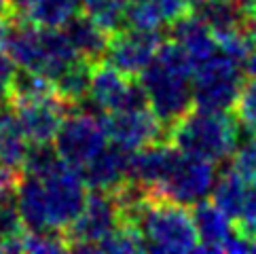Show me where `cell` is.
<instances>
[{
	"mask_svg": "<svg viewBox=\"0 0 256 254\" xmlns=\"http://www.w3.org/2000/svg\"><path fill=\"white\" fill-rule=\"evenodd\" d=\"M8 26H11V20L0 15V53L4 51V40H6V32H8Z\"/></svg>",
	"mask_w": 256,
	"mask_h": 254,
	"instance_id": "31",
	"label": "cell"
},
{
	"mask_svg": "<svg viewBox=\"0 0 256 254\" xmlns=\"http://www.w3.org/2000/svg\"><path fill=\"white\" fill-rule=\"evenodd\" d=\"M246 66H244V70H246V74L248 76H254L256 78V47L250 51V56L246 58Z\"/></svg>",
	"mask_w": 256,
	"mask_h": 254,
	"instance_id": "30",
	"label": "cell"
},
{
	"mask_svg": "<svg viewBox=\"0 0 256 254\" xmlns=\"http://www.w3.org/2000/svg\"><path fill=\"white\" fill-rule=\"evenodd\" d=\"M83 13H87L106 32H116L125 28L127 0H80Z\"/></svg>",
	"mask_w": 256,
	"mask_h": 254,
	"instance_id": "22",
	"label": "cell"
},
{
	"mask_svg": "<svg viewBox=\"0 0 256 254\" xmlns=\"http://www.w3.org/2000/svg\"><path fill=\"white\" fill-rule=\"evenodd\" d=\"M168 142L184 155L218 166L231 159L240 144V123L233 110H206L193 106L168 130Z\"/></svg>",
	"mask_w": 256,
	"mask_h": 254,
	"instance_id": "3",
	"label": "cell"
},
{
	"mask_svg": "<svg viewBox=\"0 0 256 254\" xmlns=\"http://www.w3.org/2000/svg\"><path fill=\"white\" fill-rule=\"evenodd\" d=\"M233 114L240 127H244L250 136H256V78L248 76L240 89V96L235 100Z\"/></svg>",
	"mask_w": 256,
	"mask_h": 254,
	"instance_id": "25",
	"label": "cell"
},
{
	"mask_svg": "<svg viewBox=\"0 0 256 254\" xmlns=\"http://www.w3.org/2000/svg\"><path fill=\"white\" fill-rule=\"evenodd\" d=\"M148 108L166 130L193 108V64L174 40H163L138 76Z\"/></svg>",
	"mask_w": 256,
	"mask_h": 254,
	"instance_id": "1",
	"label": "cell"
},
{
	"mask_svg": "<svg viewBox=\"0 0 256 254\" xmlns=\"http://www.w3.org/2000/svg\"><path fill=\"white\" fill-rule=\"evenodd\" d=\"M78 172L87 188L114 193L130 180V150L108 144L100 155H96Z\"/></svg>",
	"mask_w": 256,
	"mask_h": 254,
	"instance_id": "13",
	"label": "cell"
},
{
	"mask_svg": "<svg viewBox=\"0 0 256 254\" xmlns=\"http://www.w3.org/2000/svg\"><path fill=\"white\" fill-rule=\"evenodd\" d=\"M20 127L28 144L53 142L60 125L72 108L58 94L32 96V98H8Z\"/></svg>",
	"mask_w": 256,
	"mask_h": 254,
	"instance_id": "10",
	"label": "cell"
},
{
	"mask_svg": "<svg viewBox=\"0 0 256 254\" xmlns=\"http://www.w3.org/2000/svg\"><path fill=\"white\" fill-rule=\"evenodd\" d=\"M163 26H168L159 0H127L125 8V28L159 32Z\"/></svg>",
	"mask_w": 256,
	"mask_h": 254,
	"instance_id": "21",
	"label": "cell"
},
{
	"mask_svg": "<svg viewBox=\"0 0 256 254\" xmlns=\"http://www.w3.org/2000/svg\"><path fill=\"white\" fill-rule=\"evenodd\" d=\"M170 32H172V40L186 53L193 68L197 64L206 62L208 58H212L218 51L212 30L208 28V24L197 13H188L184 17H180L178 22H174L170 26Z\"/></svg>",
	"mask_w": 256,
	"mask_h": 254,
	"instance_id": "15",
	"label": "cell"
},
{
	"mask_svg": "<svg viewBox=\"0 0 256 254\" xmlns=\"http://www.w3.org/2000/svg\"><path fill=\"white\" fill-rule=\"evenodd\" d=\"M121 218L140 229L146 252H193L199 246L193 214L166 197L144 195L121 208Z\"/></svg>",
	"mask_w": 256,
	"mask_h": 254,
	"instance_id": "2",
	"label": "cell"
},
{
	"mask_svg": "<svg viewBox=\"0 0 256 254\" xmlns=\"http://www.w3.org/2000/svg\"><path fill=\"white\" fill-rule=\"evenodd\" d=\"M28 152V140L20 127L15 110L8 100H0V163L22 170Z\"/></svg>",
	"mask_w": 256,
	"mask_h": 254,
	"instance_id": "18",
	"label": "cell"
},
{
	"mask_svg": "<svg viewBox=\"0 0 256 254\" xmlns=\"http://www.w3.org/2000/svg\"><path fill=\"white\" fill-rule=\"evenodd\" d=\"M87 100L94 102L102 112H112L118 108L146 106V96L138 78H132L112 68L106 62H98L91 68Z\"/></svg>",
	"mask_w": 256,
	"mask_h": 254,
	"instance_id": "11",
	"label": "cell"
},
{
	"mask_svg": "<svg viewBox=\"0 0 256 254\" xmlns=\"http://www.w3.org/2000/svg\"><path fill=\"white\" fill-rule=\"evenodd\" d=\"M252 250H254V252H256V242H254V244H252Z\"/></svg>",
	"mask_w": 256,
	"mask_h": 254,
	"instance_id": "33",
	"label": "cell"
},
{
	"mask_svg": "<svg viewBox=\"0 0 256 254\" xmlns=\"http://www.w3.org/2000/svg\"><path fill=\"white\" fill-rule=\"evenodd\" d=\"M15 208L22 216V222L26 231H47L49 212H47V199H44L42 180L36 176L22 174L20 186L15 193Z\"/></svg>",
	"mask_w": 256,
	"mask_h": 254,
	"instance_id": "17",
	"label": "cell"
},
{
	"mask_svg": "<svg viewBox=\"0 0 256 254\" xmlns=\"http://www.w3.org/2000/svg\"><path fill=\"white\" fill-rule=\"evenodd\" d=\"M40 180L44 188V199H47L51 229L66 231L87 202L89 188L85 180L76 168H72L64 159L58 168H53Z\"/></svg>",
	"mask_w": 256,
	"mask_h": 254,
	"instance_id": "6",
	"label": "cell"
},
{
	"mask_svg": "<svg viewBox=\"0 0 256 254\" xmlns=\"http://www.w3.org/2000/svg\"><path fill=\"white\" fill-rule=\"evenodd\" d=\"M193 222L197 231L199 246L197 250L201 252H222L224 244L233 235V220L218 208L214 202L201 199V202L193 204Z\"/></svg>",
	"mask_w": 256,
	"mask_h": 254,
	"instance_id": "14",
	"label": "cell"
},
{
	"mask_svg": "<svg viewBox=\"0 0 256 254\" xmlns=\"http://www.w3.org/2000/svg\"><path fill=\"white\" fill-rule=\"evenodd\" d=\"M56 150L72 168H85L108 144L104 121L89 112H68L56 134Z\"/></svg>",
	"mask_w": 256,
	"mask_h": 254,
	"instance_id": "7",
	"label": "cell"
},
{
	"mask_svg": "<svg viewBox=\"0 0 256 254\" xmlns=\"http://www.w3.org/2000/svg\"><path fill=\"white\" fill-rule=\"evenodd\" d=\"M233 229L237 233H242L244 238H248L252 244L256 242V186H248V193H246L244 206L237 218L233 220Z\"/></svg>",
	"mask_w": 256,
	"mask_h": 254,
	"instance_id": "27",
	"label": "cell"
},
{
	"mask_svg": "<svg viewBox=\"0 0 256 254\" xmlns=\"http://www.w3.org/2000/svg\"><path fill=\"white\" fill-rule=\"evenodd\" d=\"M62 30L80 60L89 64L104 62L110 32H106L102 26H98L87 13H74L62 26Z\"/></svg>",
	"mask_w": 256,
	"mask_h": 254,
	"instance_id": "16",
	"label": "cell"
},
{
	"mask_svg": "<svg viewBox=\"0 0 256 254\" xmlns=\"http://www.w3.org/2000/svg\"><path fill=\"white\" fill-rule=\"evenodd\" d=\"M244 80L242 62L216 51L193 68V104L206 110H233Z\"/></svg>",
	"mask_w": 256,
	"mask_h": 254,
	"instance_id": "4",
	"label": "cell"
},
{
	"mask_svg": "<svg viewBox=\"0 0 256 254\" xmlns=\"http://www.w3.org/2000/svg\"><path fill=\"white\" fill-rule=\"evenodd\" d=\"M163 42L159 32H146L136 28H121L110 32L108 47L104 53V62L110 64L118 72L138 78L142 70L152 62Z\"/></svg>",
	"mask_w": 256,
	"mask_h": 254,
	"instance_id": "12",
	"label": "cell"
},
{
	"mask_svg": "<svg viewBox=\"0 0 256 254\" xmlns=\"http://www.w3.org/2000/svg\"><path fill=\"white\" fill-rule=\"evenodd\" d=\"M216 176V163L178 152L170 174L154 195L166 197L180 206H193L212 193Z\"/></svg>",
	"mask_w": 256,
	"mask_h": 254,
	"instance_id": "8",
	"label": "cell"
},
{
	"mask_svg": "<svg viewBox=\"0 0 256 254\" xmlns=\"http://www.w3.org/2000/svg\"><path fill=\"white\" fill-rule=\"evenodd\" d=\"M22 180V170L0 163V206L15 202V193Z\"/></svg>",
	"mask_w": 256,
	"mask_h": 254,
	"instance_id": "28",
	"label": "cell"
},
{
	"mask_svg": "<svg viewBox=\"0 0 256 254\" xmlns=\"http://www.w3.org/2000/svg\"><path fill=\"white\" fill-rule=\"evenodd\" d=\"M231 170L248 184L256 186V136L237 144L231 155Z\"/></svg>",
	"mask_w": 256,
	"mask_h": 254,
	"instance_id": "26",
	"label": "cell"
},
{
	"mask_svg": "<svg viewBox=\"0 0 256 254\" xmlns=\"http://www.w3.org/2000/svg\"><path fill=\"white\" fill-rule=\"evenodd\" d=\"M91 68H94V64H89V62L78 58L74 64H70V66L64 70L56 80H53L56 94L70 108H78L87 100L89 80H91Z\"/></svg>",
	"mask_w": 256,
	"mask_h": 254,
	"instance_id": "19",
	"label": "cell"
},
{
	"mask_svg": "<svg viewBox=\"0 0 256 254\" xmlns=\"http://www.w3.org/2000/svg\"><path fill=\"white\" fill-rule=\"evenodd\" d=\"M96 252H112V254H123V252H146L144 240L140 229L130 220H121L106 238L98 244Z\"/></svg>",
	"mask_w": 256,
	"mask_h": 254,
	"instance_id": "23",
	"label": "cell"
},
{
	"mask_svg": "<svg viewBox=\"0 0 256 254\" xmlns=\"http://www.w3.org/2000/svg\"><path fill=\"white\" fill-rule=\"evenodd\" d=\"M104 130L108 142L123 150H138L146 144L168 140V130L146 106H130L106 112Z\"/></svg>",
	"mask_w": 256,
	"mask_h": 254,
	"instance_id": "9",
	"label": "cell"
},
{
	"mask_svg": "<svg viewBox=\"0 0 256 254\" xmlns=\"http://www.w3.org/2000/svg\"><path fill=\"white\" fill-rule=\"evenodd\" d=\"M0 15L11 20L13 17V8H11V0H0Z\"/></svg>",
	"mask_w": 256,
	"mask_h": 254,
	"instance_id": "32",
	"label": "cell"
},
{
	"mask_svg": "<svg viewBox=\"0 0 256 254\" xmlns=\"http://www.w3.org/2000/svg\"><path fill=\"white\" fill-rule=\"evenodd\" d=\"M201 2H204V0H159V6H161L168 26H172L174 22H178L180 17L193 13Z\"/></svg>",
	"mask_w": 256,
	"mask_h": 254,
	"instance_id": "29",
	"label": "cell"
},
{
	"mask_svg": "<svg viewBox=\"0 0 256 254\" xmlns=\"http://www.w3.org/2000/svg\"><path fill=\"white\" fill-rule=\"evenodd\" d=\"M68 250V240L64 231L47 229V231H26L22 235L20 252H34V254H51Z\"/></svg>",
	"mask_w": 256,
	"mask_h": 254,
	"instance_id": "24",
	"label": "cell"
},
{
	"mask_svg": "<svg viewBox=\"0 0 256 254\" xmlns=\"http://www.w3.org/2000/svg\"><path fill=\"white\" fill-rule=\"evenodd\" d=\"M248 182L242 180L233 170H224L220 176H216V182L212 186V202L220 208L231 220L237 218L246 193H248Z\"/></svg>",
	"mask_w": 256,
	"mask_h": 254,
	"instance_id": "20",
	"label": "cell"
},
{
	"mask_svg": "<svg viewBox=\"0 0 256 254\" xmlns=\"http://www.w3.org/2000/svg\"><path fill=\"white\" fill-rule=\"evenodd\" d=\"M121 208L114 193L106 190H91L78 216L70 222L64 235L68 240V250L76 252H96L102 242L116 224L121 222Z\"/></svg>",
	"mask_w": 256,
	"mask_h": 254,
	"instance_id": "5",
	"label": "cell"
}]
</instances>
